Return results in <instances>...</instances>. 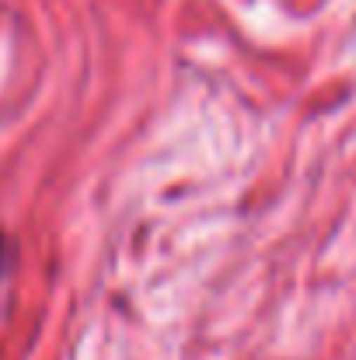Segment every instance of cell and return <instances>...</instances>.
<instances>
[{"mask_svg":"<svg viewBox=\"0 0 356 360\" xmlns=\"http://www.w3.org/2000/svg\"><path fill=\"white\" fill-rule=\"evenodd\" d=\"M0 273H4V235H0Z\"/></svg>","mask_w":356,"mask_h":360,"instance_id":"obj_1","label":"cell"}]
</instances>
